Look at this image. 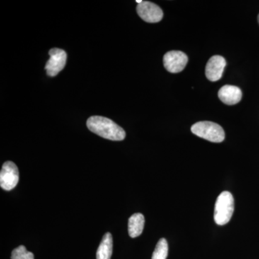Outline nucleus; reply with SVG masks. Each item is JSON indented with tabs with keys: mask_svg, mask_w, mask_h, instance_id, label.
<instances>
[{
	"mask_svg": "<svg viewBox=\"0 0 259 259\" xmlns=\"http://www.w3.org/2000/svg\"><path fill=\"white\" fill-rule=\"evenodd\" d=\"M191 131L194 135L212 143H221L225 140L224 130L221 125L209 121L194 124Z\"/></svg>",
	"mask_w": 259,
	"mask_h": 259,
	"instance_id": "7ed1b4c3",
	"label": "nucleus"
},
{
	"mask_svg": "<svg viewBox=\"0 0 259 259\" xmlns=\"http://www.w3.org/2000/svg\"><path fill=\"white\" fill-rule=\"evenodd\" d=\"M218 97L226 105H236L241 100L242 92L238 87L225 85L218 92Z\"/></svg>",
	"mask_w": 259,
	"mask_h": 259,
	"instance_id": "1a4fd4ad",
	"label": "nucleus"
},
{
	"mask_svg": "<svg viewBox=\"0 0 259 259\" xmlns=\"http://www.w3.org/2000/svg\"><path fill=\"white\" fill-rule=\"evenodd\" d=\"M19 182L18 166L12 161H6L0 171V186L3 190H13Z\"/></svg>",
	"mask_w": 259,
	"mask_h": 259,
	"instance_id": "20e7f679",
	"label": "nucleus"
},
{
	"mask_svg": "<svg viewBox=\"0 0 259 259\" xmlns=\"http://www.w3.org/2000/svg\"><path fill=\"white\" fill-rule=\"evenodd\" d=\"M234 212V199L231 192H223L218 196L214 206V220L216 224L224 226L230 222Z\"/></svg>",
	"mask_w": 259,
	"mask_h": 259,
	"instance_id": "f03ea898",
	"label": "nucleus"
},
{
	"mask_svg": "<svg viewBox=\"0 0 259 259\" xmlns=\"http://www.w3.org/2000/svg\"><path fill=\"white\" fill-rule=\"evenodd\" d=\"M145 218L141 213L133 214L128 220V233L131 238H134L142 234L144 231Z\"/></svg>",
	"mask_w": 259,
	"mask_h": 259,
	"instance_id": "9d476101",
	"label": "nucleus"
},
{
	"mask_svg": "<svg viewBox=\"0 0 259 259\" xmlns=\"http://www.w3.org/2000/svg\"><path fill=\"white\" fill-rule=\"evenodd\" d=\"M258 23H259V15H258Z\"/></svg>",
	"mask_w": 259,
	"mask_h": 259,
	"instance_id": "2eb2a0df",
	"label": "nucleus"
},
{
	"mask_svg": "<svg viewBox=\"0 0 259 259\" xmlns=\"http://www.w3.org/2000/svg\"><path fill=\"white\" fill-rule=\"evenodd\" d=\"M136 10L140 18L147 23H158L163 18V13L161 8L151 2L143 1L138 5Z\"/></svg>",
	"mask_w": 259,
	"mask_h": 259,
	"instance_id": "0eeeda50",
	"label": "nucleus"
},
{
	"mask_svg": "<svg viewBox=\"0 0 259 259\" xmlns=\"http://www.w3.org/2000/svg\"><path fill=\"white\" fill-rule=\"evenodd\" d=\"M226 66V61L223 56H213L206 65L205 75L211 81H217L222 77Z\"/></svg>",
	"mask_w": 259,
	"mask_h": 259,
	"instance_id": "6e6552de",
	"label": "nucleus"
},
{
	"mask_svg": "<svg viewBox=\"0 0 259 259\" xmlns=\"http://www.w3.org/2000/svg\"><path fill=\"white\" fill-rule=\"evenodd\" d=\"M11 259H34V255L28 251L24 245H20L12 252Z\"/></svg>",
	"mask_w": 259,
	"mask_h": 259,
	"instance_id": "ddd939ff",
	"label": "nucleus"
},
{
	"mask_svg": "<svg viewBox=\"0 0 259 259\" xmlns=\"http://www.w3.org/2000/svg\"><path fill=\"white\" fill-rule=\"evenodd\" d=\"M188 62V57L180 51H171L163 56L165 69L169 72L180 73L183 71Z\"/></svg>",
	"mask_w": 259,
	"mask_h": 259,
	"instance_id": "39448f33",
	"label": "nucleus"
},
{
	"mask_svg": "<svg viewBox=\"0 0 259 259\" xmlns=\"http://www.w3.org/2000/svg\"><path fill=\"white\" fill-rule=\"evenodd\" d=\"M168 245L165 238L158 241L156 248L153 251L152 259H166L168 256Z\"/></svg>",
	"mask_w": 259,
	"mask_h": 259,
	"instance_id": "f8f14e48",
	"label": "nucleus"
},
{
	"mask_svg": "<svg viewBox=\"0 0 259 259\" xmlns=\"http://www.w3.org/2000/svg\"><path fill=\"white\" fill-rule=\"evenodd\" d=\"M136 3H138V5L141 4V3H142L143 0H136Z\"/></svg>",
	"mask_w": 259,
	"mask_h": 259,
	"instance_id": "4468645a",
	"label": "nucleus"
},
{
	"mask_svg": "<svg viewBox=\"0 0 259 259\" xmlns=\"http://www.w3.org/2000/svg\"><path fill=\"white\" fill-rule=\"evenodd\" d=\"M87 125L90 131L104 139L115 141H120L125 139V131L107 117L93 116L88 119Z\"/></svg>",
	"mask_w": 259,
	"mask_h": 259,
	"instance_id": "f257e3e1",
	"label": "nucleus"
},
{
	"mask_svg": "<svg viewBox=\"0 0 259 259\" xmlns=\"http://www.w3.org/2000/svg\"><path fill=\"white\" fill-rule=\"evenodd\" d=\"M50 59L46 64L45 69L49 76H55L62 71L66 66L67 54L66 51L59 49H52L49 51Z\"/></svg>",
	"mask_w": 259,
	"mask_h": 259,
	"instance_id": "423d86ee",
	"label": "nucleus"
},
{
	"mask_svg": "<svg viewBox=\"0 0 259 259\" xmlns=\"http://www.w3.org/2000/svg\"><path fill=\"white\" fill-rule=\"evenodd\" d=\"M113 248V241L111 233H106L103 238L98 249L97 250V259H111Z\"/></svg>",
	"mask_w": 259,
	"mask_h": 259,
	"instance_id": "9b49d317",
	"label": "nucleus"
}]
</instances>
